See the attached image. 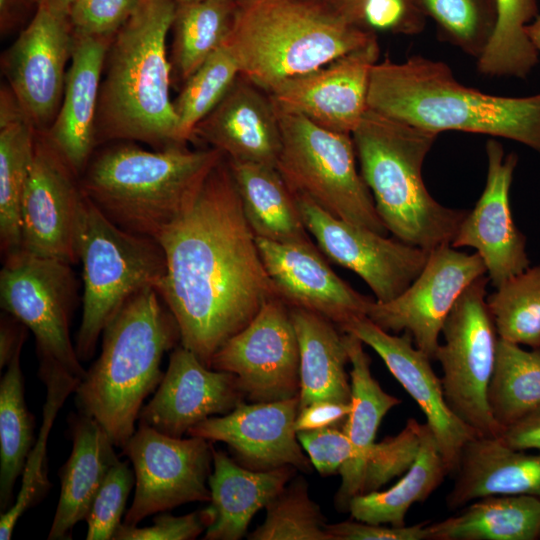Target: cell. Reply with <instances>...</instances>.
Segmentation results:
<instances>
[{
	"mask_svg": "<svg viewBox=\"0 0 540 540\" xmlns=\"http://www.w3.org/2000/svg\"><path fill=\"white\" fill-rule=\"evenodd\" d=\"M157 241L166 262L157 291L180 344L210 368L217 350L278 298L225 156Z\"/></svg>",
	"mask_w": 540,
	"mask_h": 540,
	"instance_id": "cell-1",
	"label": "cell"
},
{
	"mask_svg": "<svg viewBox=\"0 0 540 540\" xmlns=\"http://www.w3.org/2000/svg\"><path fill=\"white\" fill-rule=\"evenodd\" d=\"M368 109L439 134L462 131L519 142L540 154V94L506 97L460 83L450 67L415 55L371 71Z\"/></svg>",
	"mask_w": 540,
	"mask_h": 540,
	"instance_id": "cell-2",
	"label": "cell"
},
{
	"mask_svg": "<svg viewBox=\"0 0 540 540\" xmlns=\"http://www.w3.org/2000/svg\"><path fill=\"white\" fill-rule=\"evenodd\" d=\"M176 0H143L114 36L105 60L96 144L138 141L154 149L183 145L170 97L167 51Z\"/></svg>",
	"mask_w": 540,
	"mask_h": 540,
	"instance_id": "cell-3",
	"label": "cell"
},
{
	"mask_svg": "<svg viewBox=\"0 0 540 540\" xmlns=\"http://www.w3.org/2000/svg\"><path fill=\"white\" fill-rule=\"evenodd\" d=\"M180 342L177 322L153 287L133 295L102 332L98 359L75 390L78 411L123 448L135 433L144 400L164 377L163 355Z\"/></svg>",
	"mask_w": 540,
	"mask_h": 540,
	"instance_id": "cell-4",
	"label": "cell"
},
{
	"mask_svg": "<svg viewBox=\"0 0 540 540\" xmlns=\"http://www.w3.org/2000/svg\"><path fill=\"white\" fill-rule=\"evenodd\" d=\"M375 37L324 0H239L226 45L240 75L270 93Z\"/></svg>",
	"mask_w": 540,
	"mask_h": 540,
	"instance_id": "cell-5",
	"label": "cell"
},
{
	"mask_svg": "<svg viewBox=\"0 0 540 540\" xmlns=\"http://www.w3.org/2000/svg\"><path fill=\"white\" fill-rule=\"evenodd\" d=\"M223 156L211 147L191 150L175 145L150 151L119 143L91 157L80 183L112 223L157 240Z\"/></svg>",
	"mask_w": 540,
	"mask_h": 540,
	"instance_id": "cell-6",
	"label": "cell"
},
{
	"mask_svg": "<svg viewBox=\"0 0 540 540\" xmlns=\"http://www.w3.org/2000/svg\"><path fill=\"white\" fill-rule=\"evenodd\" d=\"M437 136L370 109L352 133L361 176L387 230L427 251L451 245L467 213L440 204L425 186L422 167Z\"/></svg>",
	"mask_w": 540,
	"mask_h": 540,
	"instance_id": "cell-7",
	"label": "cell"
},
{
	"mask_svg": "<svg viewBox=\"0 0 540 540\" xmlns=\"http://www.w3.org/2000/svg\"><path fill=\"white\" fill-rule=\"evenodd\" d=\"M82 264V317L75 348L80 361L94 354L105 326L140 290H157L166 268L159 242L127 232L107 219L85 195L77 223Z\"/></svg>",
	"mask_w": 540,
	"mask_h": 540,
	"instance_id": "cell-8",
	"label": "cell"
},
{
	"mask_svg": "<svg viewBox=\"0 0 540 540\" xmlns=\"http://www.w3.org/2000/svg\"><path fill=\"white\" fill-rule=\"evenodd\" d=\"M276 109L282 135L276 169L291 192L339 219L386 236L389 231L357 168L352 134Z\"/></svg>",
	"mask_w": 540,
	"mask_h": 540,
	"instance_id": "cell-9",
	"label": "cell"
},
{
	"mask_svg": "<svg viewBox=\"0 0 540 540\" xmlns=\"http://www.w3.org/2000/svg\"><path fill=\"white\" fill-rule=\"evenodd\" d=\"M484 275L460 295L442 328L444 342L435 360L442 368V386L453 413L479 436L499 437L502 430L488 405L499 336L487 305Z\"/></svg>",
	"mask_w": 540,
	"mask_h": 540,
	"instance_id": "cell-10",
	"label": "cell"
},
{
	"mask_svg": "<svg viewBox=\"0 0 540 540\" xmlns=\"http://www.w3.org/2000/svg\"><path fill=\"white\" fill-rule=\"evenodd\" d=\"M71 266L21 249L5 256L0 305L33 333L38 358L52 359L82 379L86 370L70 335L76 297Z\"/></svg>",
	"mask_w": 540,
	"mask_h": 540,
	"instance_id": "cell-11",
	"label": "cell"
},
{
	"mask_svg": "<svg viewBox=\"0 0 540 540\" xmlns=\"http://www.w3.org/2000/svg\"><path fill=\"white\" fill-rule=\"evenodd\" d=\"M135 474L132 505L124 524L138 525L144 518L189 502H209L212 445L200 437H172L138 423L122 448Z\"/></svg>",
	"mask_w": 540,
	"mask_h": 540,
	"instance_id": "cell-12",
	"label": "cell"
},
{
	"mask_svg": "<svg viewBox=\"0 0 540 540\" xmlns=\"http://www.w3.org/2000/svg\"><path fill=\"white\" fill-rule=\"evenodd\" d=\"M299 364L290 308L274 298L217 350L210 368L234 374L249 401L274 402L299 396Z\"/></svg>",
	"mask_w": 540,
	"mask_h": 540,
	"instance_id": "cell-13",
	"label": "cell"
},
{
	"mask_svg": "<svg viewBox=\"0 0 540 540\" xmlns=\"http://www.w3.org/2000/svg\"><path fill=\"white\" fill-rule=\"evenodd\" d=\"M84 198L80 177L46 132L37 130L21 202V250L78 263L76 231Z\"/></svg>",
	"mask_w": 540,
	"mask_h": 540,
	"instance_id": "cell-14",
	"label": "cell"
},
{
	"mask_svg": "<svg viewBox=\"0 0 540 540\" xmlns=\"http://www.w3.org/2000/svg\"><path fill=\"white\" fill-rule=\"evenodd\" d=\"M484 275L486 267L476 252H461L451 245L435 248L408 288L388 302L373 299L367 317L387 332H409L414 345L435 360L450 311L463 291Z\"/></svg>",
	"mask_w": 540,
	"mask_h": 540,
	"instance_id": "cell-15",
	"label": "cell"
},
{
	"mask_svg": "<svg viewBox=\"0 0 540 540\" xmlns=\"http://www.w3.org/2000/svg\"><path fill=\"white\" fill-rule=\"evenodd\" d=\"M309 234L334 263L356 273L378 302L399 296L422 271L429 252L339 219L294 195Z\"/></svg>",
	"mask_w": 540,
	"mask_h": 540,
	"instance_id": "cell-16",
	"label": "cell"
},
{
	"mask_svg": "<svg viewBox=\"0 0 540 540\" xmlns=\"http://www.w3.org/2000/svg\"><path fill=\"white\" fill-rule=\"evenodd\" d=\"M74 46L68 16L37 7L1 58L2 71L37 130L53 123Z\"/></svg>",
	"mask_w": 540,
	"mask_h": 540,
	"instance_id": "cell-17",
	"label": "cell"
},
{
	"mask_svg": "<svg viewBox=\"0 0 540 540\" xmlns=\"http://www.w3.org/2000/svg\"><path fill=\"white\" fill-rule=\"evenodd\" d=\"M487 176L481 196L467 211L451 242L454 248L471 247L481 257L486 274L497 288L529 267L526 237L516 227L510 188L518 157L505 154L500 142L486 143Z\"/></svg>",
	"mask_w": 540,
	"mask_h": 540,
	"instance_id": "cell-18",
	"label": "cell"
},
{
	"mask_svg": "<svg viewBox=\"0 0 540 540\" xmlns=\"http://www.w3.org/2000/svg\"><path fill=\"white\" fill-rule=\"evenodd\" d=\"M379 54L375 37L316 70L286 80L269 94L284 111L352 134L368 110L370 76Z\"/></svg>",
	"mask_w": 540,
	"mask_h": 540,
	"instance_id": "cell-19",
	"label": "cell"
},
{
	"mask_svg": "<svg viewBox=\"0 0 540 540\" xmlns=\"http://www.w3.org/2000/svg\"><path fill=\"white\" fill-rule=\"evenodd\" d=\"M339 328L371 347L417 403L436 439L448 474L454 475L465 445L478 434L448 406L441 378L434 372L430 357L414 345L409 332L404 331L400 336L391 334L367 316Z\"/></svg>",
	"mask_w": 540,
	"mask_h": 540,
	"instance_id": "cell-20",
	"label": "cell"
},
{
	"mask_svg": "<svg viewBox=\"0 0 540 540\" xmlns=\"http://www.w3.org/2000/svg\"><path fill=\"white\" fill-rule=\"evenodd\" d=\"M298 409L299 396L274 402L242 401L231 412L194 425L187 435L225 443L235 461L251 470L292 466L308 473L312 464L294 427Z\"/></svg>",
	"mask_w": 540,
	"mask_h": 540,
	"instance_id": "cell-21",
	"label": "cell"
},
{
	"mask_svg": "<svg viewBox=\"0 0 540 540\" xmlns=\"http://www.w3.org/2000/svg\"><path fill=\"white\" fill-rule=\"evenodd\" d=\"M244 397L234 374L205 366L180 344L171 351L164 377L143 405L138 423L180 438L203 420L231 412Z\"/></svg>",
	"mask_w": 540,
	"mask_h": 540,
	"instance_id": "cell-22",
	"label": "cell"
},
{
	"mask_svg": "<svg viewBox=\"0 0 540 540\" xmlns=\"http://www.w3.org/2000/svg\"><path fill=\"white\" fill-rule=\"evenodd\" d=\"M256 241L277 296L289 307L317 313L338 327L367 316L373 299L342 280L313 242Z\"/></svg>",
	"mask_w": 540,
	"mask_h": 540,
	"instance_id": "cell-23",
	"label": "cell"
},
{
	"mask_svg": "<svg viewBox=\"0 0 540 540\" xmlns=\"http://www.w3.org/2000/svg\"><path fill=\"white\" fill-rule=\"evenodd\" d=\"M195 140L219 150L230 161L276 168L282 135L270 94L239 75L219 104L196 126Z\"/></svg>",
	"mask_w": 540,
	"mask_h": 540,
	"instance_id": "cell-24",
	"label": "cell"
},
{
	"mask_svg": "<svg viewBox=\"0 0 540 540\" xmlns=\"http://www.w3.org/2000/svg\"><path fill=\"white\" fill-rule=\"evenodd\" d=\"M113 38L74 34L61 105L53 123L45 130L52 144L79 177L97 146L100 86Z\"/></svg>",
	"mask_w": 540,
	"mask_h": 540,
	"instance_id": "cell-25",
	"label": "cell"
},
{
	"mask_svg": "<svg viewBox=\"0 0 540 540\" xmlns=\"http://www.w3.org/2000/svg\"><path fill=\"white\" fill-rule=\"evenodd\" d=\"M455 481L446 495L449 509L490 495L525 494L540 498V454L505 445L498 437L476 436L464 447Z\"/></svg>",
	"mask_w": 540,
	"mask_h": 540,
	"instance_id": "cell-26",
	"label": "cell"
},
{
	"mask_svg": "<svg viewBox=\"0 0 540 540\" xmlns=\"http://www.w3.org/2000/svg\"><path fill=\"white\" fill-rule=\"evenodd\" d=\"M212 464L208 485L212 522L205 540H239L253 516L276 497L292 479V466L255 471L212 446Z\"/></svg>",
	"mask_w": 540,
	"mask_h": 540,
	"instance_id": "cell-27",
	"label": "cell"
},
{
	"mask_svg": "<svg viewBox=\"0 0 540 540\" xmlns=\"http://www.w3.org/2000/svg\"><path fill=\"white\" fill-rule=\"evenodd\" d=\"M69 422L72 451L59 471L61 488L50 540L71 538L72 529L86 519L105 476L119 460L116 446L97 420L78 411Z\"/></svg>",
	"mask_w": 540,
	"mask_h": 540,
	"instance_id": "cell-28",
	"label": "cell"
},
{
	"mask_svg": "<svg viewBox=\"0 0 540 540\" xmlns=\"http://www.w3.org/2000/svg\"><path fill=\"white\" fill-rule=\"evenodd\" d=\"M344 340L351 364V412L342 430L352 443L353 457L339 470L341 484L335 504L342 512L348 511L351 499L360 494L365 464L382 419L401 403L399 398L384 391L372 376L371 359L364 350V343L345 332Z\"/></svg>",
	"mask_w": 540,
	"mask_h": 540,
	"instance_id": "cell-29",
	"label": "cell"
},
{
	"mask_svg": "<svg viewBox=\"0 0 540 540\" xmlns=\"http://www.w3.org/2000/svg\"><path fill=\"white\" fill-rule=\"evenodd\" d=\"M289 308L299 344V409L319 400L350 403L344 332L317 313Z\"/></svg>",
	"mask_w": 540,
	"mask_h": 540,
	"instance_id": "cell-30",
	"label": "cell"
},
{
	"mask_svg": "<svg viewBox=\"0 0 540 540\" xmlns=\"http://www.w3.org/2000/svg\"><path fill=\"white\" fill-rule=\"evenodd\" d=\"M37 129L9 85L0 91V246L5 257L21 249V202Z\"/></svg>",
	"mask_w": 540,
	"mask_h": 540,
	"instance_id": "cell-31",
	"label": "cell"
},
{
	"mask_svg": "<svg viewBox=\"0 0 540 540\" xmlns=\"http://www.w3.org/2000/svg\"><path fill=\"white\" fill-rule=\"evenodd\" d=\"M228 162L244 216L257 238L280 243H312L295 196L275 167Z\"/></svg>",
	"mask_w": 540,
	"mask_h": 540,
	"instance_id": "cell-32",
	"label": "cell"
},
{
	"mask_svg": "<svg viewBox=\"0 0 540 540\" xmlns=\"http://www.w3.org/2000/svg\"><path fill=\"white\" fill-rule=\"evenodd\" d=\"M426 540L540 539V498L497 494L476 499L460 513L426 526Z\"/></svg>",
	"mask_w": 540,
	"mask_h": 540,
	"instance_id": "cell-33",
	"label": "cell"
},
{
	"mask_svg": "<svg viewBox=\"0 0 540 540\" xmlns=\"http://www.w3.org/2000/svg\"><path fill=\"white\" fill-rule=\"evenodd\" d=\"M447 475L436 439L424 423L416 458L403 477L387 490L355 496L348 511L358 521L404 526L409 508L428 499Z\"/></svg>",
	"mask_w": 540,
	"mask_h": 540,
	"instance_id": "cell-34",
	"label": "cell"
},
{
	"mask_svg": "<svg viewBox=\"0 0 540 540\" xmlns=\"http://www.w3.org/2000/svg\"><path fill=\"white\" fill-rule=\"evenodd\" d=\"M239 0H176L171 26L172 75L185 82L231 33Z\"/></svg>",
	"mask_w": 540,
	"mask_h": 540,
	"instance_id": "cell-35",
	"label": "cell"
},
{
	"mask_svg": "<svg viewBox=\"0 0 540 540\" xmlns=\"http://www.w3.org/2000/svg\"><path fill=\"white\" fill-rule=\"evenodd\" d=\"M39 377L46 387L43 419L37 441L31 449L23 473L20 491L10 508L1 513L0 539L9 540L22 514L41 500L50 483L45 470L46 448L54 420L68 396L75 392L81 379L52 359L39 358Z\"/></svg>",
	"mask_w": 540,
	"mask_h": 540,
	"instance_id": "cell-36",
	"label": "cell"
},
{
	"mask_svg": "<svg viewBox=\"0 0 540 540\" xmlns=\"http://www.w3.org/2000/svg\"><path fill=\"white\" fill-rule=\"evenodd\" d=\"M487 400L502 431L539 409L540 348L525 350L499 338Z\"/></svg>",
	"mask_w": 540,
	"mask_h": 540,
	"instance_id": "cell-37",
	"label": "cell"
},
{
	"mask_svg": "<svg viewBox=\"0 0 540 540\" xmlns=\"http://www.w3.org/2000/svg\"><path fill=\"white\" fill-rule=\"evenodd\" d=\"M20 347L0 381V508L12 502L15 483L22 475L33 445V417L26 407ZM13 503V502H12Z\"/></svg>",
	"mask_w": 540,
	"mask_h": 540,
	"instance_id": "cell-38",
	"label": "cell"
},
{
	"mask_svg": "<svg viewBox=\"0 0 540 540\" xmlns=\"http://www.w3.org/2000/svg\"><path fill=\"white\" fill-rule=\"evenodd\" d=\"M498 18L493 36L477 59L479 73L487 77L526 78L539 61V53L526 34L538 16L536 0H497Z\"/></svg>",
	"mask_w": 540,
	"mask_h": 540,
	"instance_id": "cell-39",
	"label": "cell"
},
{
	"mask_svg": "<svg viewBox=\"0 0 540 540\" xmlns=\"http://www.w3.org/2000/svg\"><path fill=\"white\" fill-rule=\"evenodd\" d=\"M495 289L486 301L499 338L540 348V264Z\"/></svg>",
	"mask_w": 540,
	"mask_h": 540,
	"instance_id": "cell-40",
	"label": "cell"
},
{
	"mask_svg": "<svg viewBox=\"0 0 540 540\" xmlns=\"http://www.w3.org/2000/svg\"><path fill=\"white\" fill-rule=\"evenodd\" d=\"M239 75L225 43L184 82L173 101L181 144L193 141L196 126L219 104Z\"/></svg>",
	"mask_w": 540,
	"mask_h": 540,
	"instance_id": "cell-41",
	"label": "cell"
},
{
	"mask_svg": "<svg viewBox=\"0 0 540 540\" xmlns=\"http://www.w3.org/2000/svg\"><path fill=\"white\" fill-rule=\"evenodd\" d=\"M431 18L440 40L476 60L484 53L496 28L497 0H417Z\"/></svg>",
	"mask_w": 540,
	"mask_h": 540,
	"instance_id": "cell-42",
	"label": "cell"
},
{
	"mask_svg": "<svg viewBox=\"0 0 540 540\" xmlns=\"http://www.w3.org/2000/svg\"><path fill=\"white\" fill-rule=\"evenodd\" d=\"M264 522L250 540H333L320 507L309 496L303 477L291 479L265 507Z\"/></svg>",
	"mask_w": 540,
	"mask_h": 540,
	"instance_id": "cell-43",
	"label": "cell"
},
{
	"mask_svg": "<svg viewBox=\"0 0 540 540\" xmlns=\"http://www.w3.org/2000/svg\"><path fill=\"white\" fill-rule=\"evenodd\" d=\"M422 425L410 418L399 434L373 445L365 464L360 494L379 490L410 468L419 449Z\"/></svg>",
	"mask_w": 540,
	"mask_h": 540,
	"instance_id": "cell-44",
	"label": "cell"
},
{
	"mask_svg": "<svg viewBox=\"0 0 540 540\" xmlns=\"http://www.w3.org/2000/svg\"><path fill=\"white\" fill-rule=\"evenodd\" d=\"M135 485L128 462L118 460L108 471L86 516L87 540H110L122 524L127 499Z\"/></svg>",
	"mask_w": 540,
	"mask_h": 540,
	"instance_id": "cell-45",
	"label": "cell"
},
{
	"mask_svg": "<svg viewBox=\"0 0 540 540\" xmlns=\"http://www.w3.org/2000/svg\"><path fill=\"white\" fill-rule=\"evenodd\" d=\"M426 20L417 0H361L354 14V21L374 34L417 35Z\"/></svg>",
	"mask_w": 540,
	"mask_h": 540,
	"instance_id": "cell-46",
	"label": "cell"
},
{
	"mask_svg": "<svg viewBox=\"0 0 540 540\" xmlns=\"http://www.w3.org/2000/svg\"><path fill=\"white\" fill-rule=\"evenodd\" d=\"M143 0H76L68 19L75 35L114 37Z\"/></svg>",
	"mask_w": 540,
	"mask_h": 540,
	"instance_id": "cell-47",
	"label": "cell"
},
{
	"mask_svg": "<svg viewBox=\"0 0 540 540\" xmlns=\"http://www.w3.org/2000/svg\"><path fill=\"white\" fill-rule=\"evenodd\" d=\"M212 522L209 507L192 513L174 516L161 513L153 524L145 527L122 523L115 532L114 540H191L197 538Z\"/></svg>",
	"mask_w": 540,
	"mask_h": 540,
	"instance_id": "cell-48",
	"label": "cell"
},
{
	"mask_svg": "<svg viewBox=\"0 0 540 540\" xmlns=\"http://www.w3.org/2000/svg\"><path fill=\"white\" fill-rule=\"evenodd\" d=\"M297 438L312 466L322 476L339 473L353 457L349 437L338 427L297 432Z\"/></svg>",
	"mask_w": 540,
	"mask_h": 540,
	"instance_id": "cell-49",
	"label": "cell"
},
{
	"mask_svg": "<svg viewBox=\"0 0 540 540\" xmlns=\"http://www.w3.org/2000/svg\"><path fill=\"white\" fill-rule=\"evenodd\" d=\"M428 524L425 521L412 526H393L357 520L326 524L325 529L333 540H426Z\"/></svg>",
	"mask_w": 540,
	"mask_h": 540,
	"instance_id": "cell-50",
	"label": "cell"
},
{
	"mask_svg": "<svg viewBox=\"0 0 540 540\" xmlns=\"http://www.w3.org/2000/svg\"><path fill=\"white\" fill-rule=\"evenodd\" d=\"M351 412L350 403L319 400L298 410L294 427L296 432L328 427L342 428Z\"/></svg>",
	"mask_w": 540,
	"mask_h": 540,
	"instance_id": "cell-51",
	"label": "cell"
},
{
	"mask_svg": "<svg viewBox=\"0 0 540 540\" xmlns=\"http://www.w3.org/2000/svg\"><path fill=\"white\" fill-rule=\"evenodd\" d=\"M498 438L515 450H540V408L506 427Z\"/></svg>",
	"mask_w": 540,
	"mask_h": 540,
	"instance_id": "cell-52",
	"label": "cell"
},
{
	"mask_svg": "<svg viewBox=\"0 0 540 540\" xmlns=\"http://www.w3.org/2000/svg\"><path fill=\"white\" fill-rule=\"evenodd\" d=\"M27 327L15 317L3 311L0 321V368L8 365L16 351L23 346Z\"/></svg>",
	"mask_w": 540,
	"mask_h": 540,
	"instance_id": "cell-53",
	"label": "cell"
},
{
	"mask_svg": "<svg viewBox=\"0 0 540 540\" xmlns=\"http://www.w3.org/2000/svg\"><path fill=\"white\" fill-rule=\"evenodd\" d=\"M32 8L36 9L33 0H0L1 36H5L20 27Z\"/></svg>",
	"mask_w": 540,
	"mask_h": 540,
	"instance_id": "cell-54",
	"label": "cell"
},
{
	"mask_svg": "<svg viewBox=\"0 0 540 540\" xmlns=\"http://www.w3.org/2000/svg\"><path fill=\"white\" fill-rule=\"evenodd\" d=\"M33 1L36 8L43 7L50 11L68 16L76 0H33Z\"/></svg>",
	"mask_w": 540,
	"mask_h": 540,
	"instance_id": "cell-55",
	"label": "cell"
},
{
	"mask_svg": "<svg viewBox=\"0 0 540 540\" xmlns=\"http://www.w3.org/2000/svg\"><path fill=\"white\" fill-rule=\"evenodd\" d=\"M338 11L354 21L355 11L361 0H324ZM355 22V21H354ZM356 23V22H355Z\"/></svg>",
	"mask_w": 540,
	"mask_h": 540,
	"instance_id": "cell-56",
	"label": "cell"
},
{
	"mask_svg": "<svg viewBox=\"0 0 540 540\" xmlns=\"http://www.w3.org/2000/svg\"><path fill=\"white\" fill-rule=\"evenodd\" d=\"M526 34L540 54V14L527 25Z\"/></svg>",
	"mask_w": 540,
	"mask_h": 540,
	"instance_id": "cell-57",
	"label": "cell"
}]
</instances>
